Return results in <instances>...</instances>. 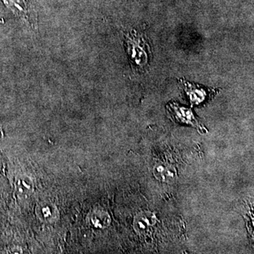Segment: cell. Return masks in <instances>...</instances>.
I'll use <instances>...</instances> for the list:
<instances>
[{"label": "cell", "instance_id": "cell-8", "mask_svg": "<svg viewBox=\"0 0 254 254\" xmlns=\"http://www.w3.org/2000/svg\"><path fill=\"white\" fill-rule=\"evenodd\" d=\"M153 174L157 180L163 182H173L176 178L175 168L168 164H157L153 169Z\"/></svg>", "mask_w": 254, "mask_h": 254}, {"label": "cell", "instance_id": "cell-5", "mask_svg": "<svg viewBox=\"0 0 254 254\" xmlns=\"http://www.w3.org/2000/svg\"><path fill=\"white\" fill-rule=\"evenodd\" d=\"M36 215L41 221L53 223L60 218L58 209L50 202H43L38 205L36 209Z\"/></svg>", "mask_w": 254, "mask_h": 254}, {"label": "cell", "instance_id": "cell-7", "mask_svg": "<svg viewBox=\"0 0 254 254\" xmlns=\"http://www.w3.org/2000/svg\"><path fill=\"white\" fill-rule=\"evenodd\" d=\"M34 184L31 177L22 175L18 176L15 181V190L19 198H27L33 193Z\"/></svg>", "mask_w": 254, "mask_h": 254}, {"label": "cell", "instance_id": "cell-4", "mask_svg": "<svg viewBox=\"0 0 254 254\" xmlns=\"http://www.w3.org/2000/svg\"><path fill=\"white\" fill-rule=\"evenodd\" d=\"M180 82L183 86L184 89L188 95L192 105L200 104L204 102L208 97L211 96L212 93H213L212 90L207 89L199 85L190 83L184 78L180 79Z\"/></svg>", "mask_w": 254, "mask_h": 254}, {"label": "cell", "instance_id": "cell-1", "mask_svg": "<svg viewBox=\"0 0 254 254\" xmlns=\"http://www.w3.org/2000/svg\"><path fill=\"white\" fill-rule=\"evenodd\" d=\"M125 43L132 67L138 71H144L151 56L149 43L145 36L136 31L128 32L125 35Z\"/></svg>", "mask_w": 254, "mask_h": 254}, {"label": "cell", "instance_id": "cell-9", "mask_svg": "<svg viewBox=\"0 0 254 254\" xmlns=\"http://www.w3.org/2000/svg\"><path fill=\"white\" fill-rule=\"evenodd\" d=\"M90 220L93 226L99 229H104L109 226L111 219L109 214L100 209L95 210L90 216Z\"/></svg>", "mask_w": 254, "mask_h": 254}, {"label": "cell", "instance_id": "cell-2", "mask_svg": "<svg viewBox=\"0 0 254 254\" xmlns=\"http://www.w3.org/2000/svg\"><path fill=\"white\" fill-rule=\"evenodd\" d=\"M8 8L30 28L38 26V18L29 0H2Z\"/></svg>", "mask_w": 254, "mask_h": 254}, {"label": "cell", "instance_id": "cell-3", "mask_svg": "<svg viewBox=\"0 0 254 254\" xmlns=\"http://www.w3.org/2000/svg\"><path fill=\"white\" fill-rule=\"evenodd\" d=\"M169 115L172 117L174 121L179 123L186 124V125H191L192 127L197 128L198 131H207L204 127L201 125L195 118L193 112L190 108L180 106L177 103L173 102L170 103L166 106Z\"/></svg>", "mask_w": 254, "mask_h": 254}, {"label": "cell", "instance_id": "cell-6", "mask_svg": "<svg viewBox=\"0 0 254 254\" xmlns=\"http://www.w3.org/2000/svg\"><path fill=\"white\" fill-rule=\"evenodd\" d=\"M156 222L154 214L149 212H143L136 215L133 220V228L139 235H145L149 232L150 229Z\"/></svg>", "mask_w": 254, "mask_h": 254}]
</instances>
